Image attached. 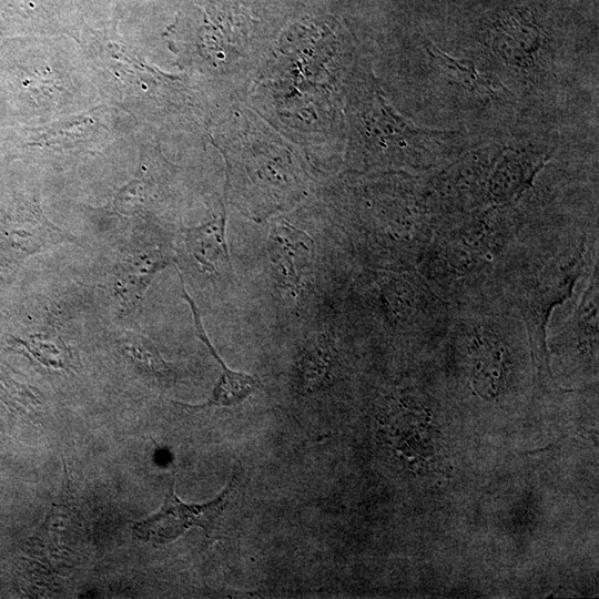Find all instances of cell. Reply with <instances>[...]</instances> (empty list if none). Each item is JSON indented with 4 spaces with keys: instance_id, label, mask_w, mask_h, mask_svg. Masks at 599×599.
Here are the masks:
<instances>
[{
    "instance_id": "cell-2",
    "label": "cell",
    "mask_w": 599,
    "mask_h": 599,
    "mask_svg": "<svg viewBox=\"0 0 599 599\" xmlns=\"http://www.w3.org/2000/svg\"><path fill=\"white\" fill-rule=\"evenodd\" d=\"M237 479V476H233L222 493L205 504L181 501L171 485L160 510L134 524L133 534L141 540L156 545L170 542L193 527H200L210 534L231 501Z\"/></svg>"
},
{
    "instance_id": "cell-10",
    "label": "cell",
    "mask_w": 599,
    "mask_h": 599,
    "mask_svg": "<svg viewBox=\"0 0 599 599\" xmlns=\"http://www.w3.org/2000/svg\"><path fill=\"white\" fill-rule=\"evenodd\" d=\"M125 351L134 358L140 361L146 358V363L151 370L161 377H170L174 373L172 367L165 363L158 351L150 346L149 342L142 337L133 336L126 341Z\"/></svg>"
},
{
    "instance_id": "cell-5",
    "label": "cell",
    "mask_w": 599,
    "mask_h": 599,
    "mask_svg": "<svg viewBox=\"0 0 599 599\" xmlns=\"http://www.w3.org/2000/svg\"><path fill=\"white\" fill-rule=\"evenodd\" d=\"M185 253L202 274L220 278L234 276L225 234V213L216 220L183 231Z\"/></svg>"
},
{
    "instance_id": "cell-4",
    "label": "cell",
    "mask_w": 599,
    "mask_h": 599,
    "mask_svg": "<svg viewBox=\"0 0 599 599\" xmlns=\"http://www.w3.org/2000/svg\"><path fill=\"white\" fill-rule=\"evenodd\" d=\"M171 262L170 256L155 246H140L122 255L110 280L120 308L125 312L136 308L154 276Z\"/></svg>"
},
{
    "instance_id": "cell-9",
    "label": "cell",
    "mask_w": 599,
    "mask_h": 599,
    "mask_svg": "<svg viewBox=\"0 0 599 599\" xmlns=\"http://www.w3.org/2000/svg\"><path fill=\"white\" fill-rule=\"evenodd\" d=\"M29 348L48 367L65 369L71 364L70 351L60 338L37 336Z\"/></svg>"
},
{
    "instance_id": "cell-8",
    "label": "cell",
    "mask_w": 599,
    "mask_h": 599,
    "mask_svg": "<svg viewBox=\"0 0 599 599\" xmlns=\"http://www.w3.org/2000/svg\"><path fill=\"white\" fill-rule=\"evenodd\" d=\"M334 347L328 334L319 333L311 337L303 351L300 369L304 383L314 387L328 374Z\"/></svg>"
},
{
    "instance_id": "cell-1",
    "label": "cell",
    "mask_w": 599,
    "mask_h": 599,
    "mask_svg": "<svg viewBox=\"0 0 599 599\" xmlns=\"http://www.w3.org/2000/svg\"><path fill=\"white\" fill-rule=\"evenodd\" d=\"M476 58H486L491 65L522 81L539 82V77L550 67V37L534 20L519 12H508L493 20L480 35ZM487 63V64H488Z\"/></svg>"
},
{
    "instance_id": "cell-6",
    "label": "cell",
    "mask_w": 599,
    "mask_h": 599,
    "mask_svg": "<svg viewBox=\"0 0 599 599\" xmlns=\"http://www.w3.org/2000/svg\"><path fill=\"white\" fill-rule=\"evenodd\" d=\"M179 276L182 282L183 297L189 304L190 309L193 315L195 334L199 337V339L204 343L210 354L221 366V375L216 385L213 388L210 399L204 404H201L199 406H192V407L204 408V407H211V406L238 405L243 403L250 395H252L261 386V380L256 376L242 373V372L232 370L225 365V363L220 357V355L217 354V352L215 351L214 346L212 345V343L210 342L207 337V334L203 327L200 311L196 304L194 303V301L192 300V297L187 294L182 276L180 274Z\"/></svg>"
},
{
    "instance_id": "cell-3",
    "label": "cell",
    "mask_w": 599,
    "mask_h": 599,
    "mask_svg": "<svg viewBox=\"0 0 599 599\" xmlns=\"http://www.w3.org/2000/svg\"><path fill=\"white\" fill-rule=\"evenodd\" d=\"M268 258L281 288L297 297L311 274L314 242L305 232L286 223L271 227L267 238Z\"/></svg>"
},
{
    "instance_id": "cell-7",
    "label": "cell",
    "mask_w": 599,
    "mask_h": 599,
    "mask_svg": "<svg viewBox=\"0 0 599 599\" xmlns=\"http://www.w3.org/2000/svg\"><path fill=\"white\" fill-rule=\"evenodd\" d=\"M10 263H20L47 247L74 243L77 238L47 221L41 214H31L12 225L2 235Z\"/></svg>"
}]
</instances>
